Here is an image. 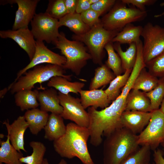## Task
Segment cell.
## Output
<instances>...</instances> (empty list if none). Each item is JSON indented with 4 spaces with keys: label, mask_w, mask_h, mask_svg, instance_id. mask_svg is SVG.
Here are the masks:
<instances>
[{
    "label": "cell",
    "mask_w": 164,
    "mask_h": 164,
    "mask_svg": "<svg viewBox=\"0 0 164 164\" xmlns=\"http://www.w3.org/2000/svg\"><path fill=\"white\" fill-rule=\"evenodd\" d=\"M126 98L119 96L110 105L101 110L93 107L88 108L90 122L88 128L90 133V143L92 145L99 146L102 141V136L106 137L122 127L120 119L125 110Z\"/></svg>",
    "instance_id": "1"
},
{
    "label": "cell",
    "mask_w": 164,
    "mask_h": 164,
    "mask_svg": "<svg viewBox=\"0 0 164 164\" xmlns=\"http://www.w3.org/2000/svg\"><path fill=\"white\" fill-rule=\"evenodd\" d=\"M65 134L53 142L55 151L61 157L69 159L76 157L83 164H95L88 151L87 142L90 133L87 128L70 122Z\"/></svg>",
    "instance_id": "2"
},
{
    "label": "cell",
    "mask_w": 164,
    "mask_h": 164,
    "mask_svg": "<svg viewBox=\"0 0 164 164\" xmlns=\"http://www.w3.org/2000/svg\"><path fill=\"white\" fill-rule=\"evenodd\" d=\"M103 143L104 164H120L139 147L138 135L118 128L106 137Z\"/></svg>",
    "instance_id": "3"
},
{
    "label": "cell",
    "mask_w": 164,
    "mask_h": 164,
    "mask_svg": "<svg viewBox=\"0 0 164 164\" xmlns=\"http://www.w3.org/2000/svg\"><path fill=\"white\" fill-rule=\"evenodd\" d=\"M52 43L60 50L66 59L65 64L62 66L63 68L70 70L77 76L80 74L88 60H92L87 48L83 43L68 39L63 32H60L57 39Z\"/></svg>",
    "instance_id": "4"
},
{
    "label": "cell",
    "mask_w": 164,
    "mask_h": 164,
    "mask_svg": "<svg viewBox=\"0 0 164 164\" xmlns=\"http://www.w3.org/2000/svg\"><path fill=\"white\" fill-rule=\"evenodd\" d=\"M65 70L61 66L50 64L39 65L27 71L8 88L14 94L23 90H32L36 84H41L56 76H62L71 80L72 75H65Z\"/></svg>",
    "instance_id": "5"
},
{
    "label": "cell",
    "mask_w": 164,
    "mask_h": 164,
    "mask_svg": "<svg viewBox=\"0 0 164 164\" xmlns=\"http://www.w3.org/2000/svg\"><path fill=\"white\" fill-rule=\"evenodd\" d=\"M119 32L106 30L101 21L84 34L73 35L72 39L85 45L91 56L93 62L100 66L103 64L105 46L107 43L112 42Z\"/></svg>",
    "instance_id": "6"
},
{
    "label": "cell",
    "mask_w": 164,
    "mask_h": 164,
    "mask_svg": "<svg viewBox=\"0 0 164 164\" xmlns=\"http://www.w3.org/2000/svg\"><path fill=\"white\" fill-rule=\"evenodd\" d=\"M147 11L136 7H128L122 0L116 1L111 9L101 19L104 28L109 31H120L127 24L144 20Z\"/></svg>",
    "instance_id": "7"
},
{
    "label": "cell",
    "mask_w": 164,
    "mask_h": 164,
    "mask_svg": "<svg viewBox=\"0 0 164 164\" xmlns=\"http://www.w3.org/2000/svg\"><path fill=\"white\" fill-rule=\"evenodd\" d=\"M142 56L146 64L164 51V27L148 22L143 27Z\"/></svg>",
    "instance_id": "8"
},
{
    "label": "cell",
    "mask_w": 164,
    "mask_h": 164,
    "mask_svg": "<svg viewBox=\"0 0 164 164\" xmlns=\"http://www.w3.org/2000/svg\"><path fill=\"white\" fill-rule=\"evenodd\" d=\"M149 122L138 135L139 145L149 146L153 151L164 142V114L159 109L151 112Z\"/></svg>",
    "instance_id": "9"
},
{
    "label": "cell",
    "mask_w": 164,
    "mask_h": 164,
    "mask_svg": "<svg viewBox=\"0 0 164 164\" xmlns=\"http://www.w3.org/2000/svg\"><path fill=\"white\" fill-rule=\"evenodd\" d=\"M31 31L36 40L53 43L58 37L60 33L58 20L45 13L36 14L31 22Z\"/></svg>",
    "instance_id": "10"
},
{
    "label": "cell",
    "mask_w": 164,
    "mask_h": 164,
    "mask_svg": "<svg viewBox=\"0 0 164 164\" xmlns=\"http://www.w3.org/2000/svg\"><path fill=\"white\" fill-rule=\"evenodd\" d=\"M60 104L63 108L60 114L64 119L69 120L77 125L88 128L90 122L87 111L81 104L80 99L70 94H64L58 92Z\"/></svg>",
    "instance_id": "11"
},
{
    "label": "cell",
    "mask_w": 164,
    "mask_h": 164,
    "mask_svg": "<svg viewBox=\"0 0 164 164\" xmlns=\"http://www.w3.org/2000/svg\"><path fill=\"white\" fill-rule=\"evenodd\" d=\"M66 62V59L63 56L55 53L48 49L43 41L36 40V49L32 59L26 66L18 72L17 77L14 82L16 81L27 71L36 66L47 63L62 66Z\"/></svg>",
    "instance_id": "12"
},
{
    "label": "cell",
    "mask_w": 164,
    "mask_h": 164,
    "mask_svg": "<svg viewBox=\"0 0 164 164\" xmlns=\"http://www.w3.org/2000/svg\"><path fill=\"white\" fill-rule=\"evenodd\" d=\"M39 0H2L1 4H16L18 9L15 12L12 30L28 28L29 22L36 14V10Z\"/></svg>",
    "instance_id": "13"
},
{
    "label": "cell",
    "mask_w": 164,
    "mask_h": 164,
    "mask_svg": "<svg viewBox=\"0 0 164 164\" xmlns=\"http://www.w3.org/2000/svg\"><path fill=\"white\" fill-rule=\"evenodd\" d=\"M0 36L2 38L13 39L27 53L30 61L32 60L35 52L36 41L28 28L0 31Z\"/></svg>",
    "instance_id": "14"
},
{
    "label": "cell",
    "mask_w": 164,
    "mask_h": 164,
    "mask_svg": "<svg viewBox=\"0 0 164 164\" xmlns=\"http://www.w3.org/2000/svg\"><path fill=\"white\" fill-rule=\"evenodd\" d=\"M151 116V112L125 111L121 118V126L137 135V134L141 133L147 125Z\"/></svg>",
    "instance_id": "15"
},
{
    "label": "cell",
    "mask_w": 164,
    "mask_h": 164,
    "mask_svg": "<svg viewBox=\"0 0 164 164\" xmlns=\"http://www.w3.org/2000/svg\"><path fill=\"white\" fill-rule=\"evenodd\" d=\"M3 123L6 127L11 144L18 152H21L22 150L26 152L24 147V135L29 125L24 116H19L11 125L8 120Z\"/></svg>",
    "instance_id": "16"
},
{
    "label": "cell",
    "mask_w": 164,
    "mask_h": 164,
    "mask_svg": "<svg viewBox=\"0 0 164 164\" xmlns=\"http://www.w3.org/2000/svg\"><path fill=\"white\" fill-rule=\"evenodd\" d=\"M37 99L41 110L60 114L62 113L63 108L60 104L58 92L55 88L51 87L38 91Z\"/></svg>",
    "instance_id": "17"
},
{
    "label": "cell",
    "mask_w": 164,
    "mask_h": 164,
    "mask_svg": "<svg viewBox=\"0 0 164 164\" xmlns=\"http://www.w3.org/2000/svg\"><path fill=\"white\" fill-rule=\"evenodd\" d=\"M82 104L85 109L93 107L102 109L109 106L111 103L102 88L93 90H81L79 93Z\"/></svg>",
    "instance_id": "18"
},
{
    "label": "cell",
    "mask_w": 164,
    "mask_h": 164,
    "mask_svg": "<svg viewBox=\"0 0 164 164\" xmlns=\"http://www.w3.org/2000/svg\"><path fill=\"white\" fill-rule=\"evenodd\" d=\"M66 126L60 114L51 113L44 128L45 139L55 141L63 135L66 131Z\"/></svg>",
    "instance_id": "19"
},
{
    "label": "cell",
    "mask_w": 164,
    "mask_h": 164,
    "mask_svg": "<svg viewBox=\"0 0 164 164\" xmlns=\"http://www.w3.org/2000/svg\"><path fill=\"white\" fill-rule=\"evenodd\" d=\"M125 111L151 112L150 101L145 93L137 90H131L126 98Z\"/></svg>",
    "instance_id": "20"
},
{
    "label": "cell",
    "mask_w": 164,
    "mask_h": 164,
    "mask_svg": "<svg viewBox=\"0 0 164 164\" xmlns=\"http://www.w3.org/2000/svg\"><path fill=\"white\" fill-rule=\"evenodd\" d=\"M49 115L47 112L36 108L27 110L24 116L29 124L30 132L33 135H37L44 129Z\"/></svg>",
    "instance_id": "21"
},
{
    "label": "cell",
    "mask_w": 164,
    "mask_h": 164,
    "mask_svg": "<svg viewBox=\"0 0 164 164\" xmlns=\"http://www.w3.org/2000/svg\"><path fill=\"white\" fill-rule=\"evenodd\" d=\"M47 85L64 94H68L70 92L78 94L84 87L85 84L79 81L70 82L62 76H56L50 79Z\"/></svg>",
    "instance_id": "22"
},
{
    "label": "cell",
    "mask_w": 164,
    "mask_h": 164,
    "mask_svg": "<svg viewBox=\"0 0 164 164\" xmlns=\"http://www.w3.org/2000/svg\"><path fill=\"white\" fill-rule=\"evenodd\" d=\"M137 54L135 64L132 68L127 82L123 88L120 95L121 97L126 98L127 95L132 89L133 84L142 70L146 67L142 56L143 43L140 40L137 43Z\"/></svg>",
    "instance_id": "23"
},
{
    "label": "cell",
    "mask_w": 164,
    "mask_h": 164,
    "mask_svg": "<svg viewBox=\"0 0 164 164\" xmlns=\"http://www.w3.org/2000/svg\"><path fill=\"white\" fill-rule=\"evenodd\" d=\"M143 27L141 26H135L132 23L126 25L112 40V43L121 44L133 43H137L140 40Z\"/></svg>",
    "instance_id": "24"
},
{
    "label": "cell",
    "mask_w": 164,
    "mask_h": 164,
    "mask_svg": "<svg viewBox=\"0 0 164 164\" xmlns=\"http://www.w3.org/2000/svg\"><path fill=\"white\" fill-rule=\"evenodd\" d=\"M38 91L25 89L17 92L14 96L16 105L22 111L37 108L39 105L37 99Z\"/></svg>",
    "instance_id": "25"
},
{
    "label": "cell",
    "mask_w": 164,
    "mask_h": 164,
    "mask_svg": "<svg viewBox=\"0 0 164 164\" xmlns=\"http://www.w3.org/2000/svg\"><path fill=\"white\" fill-rule=\"evenodd\" d=\"M59 27L62 26L67 27L74 34L80 35L84 34L91 29L82 20L80 14L75 13L67 14L58 20Z\"/></svg>",
    "instance_id": "26"
},
{
    "label": "cell",
    "mask_w": 164,
    "mask_h": 164,
    "mask_svg": "<svg viewBox=\"0 0 164 164\" xmlns=\"http://www.w3.org/2000/svg\"><path fill=\"white\" fill-rule=\"evenodd\" d=\"M5 141H1L0 163L8 164H23L20 161L23 156L21 152H18L10 142L9 135L8 133Z\"/></svg>",
    "instance_id": "27"
},
{
    "label": "cell",
    "mask_w": 164,
    "mask_h": 164,
    "mask_svg": "<svg viewBox=\"0 0 164 164\" xmlns=\"http://www.w3.org/2000/svg\"><path fill=\"white\" fill-rule=\"evenodd\" d=\"M114 48L119 56L121 61L122 67L124 72L128 69H132L135 63L137 54V44L133 43L129 44L125 51H123L121 44L114 43Z\"/></svg>",
    "instance_id": "28"
},
{
    "label": "cell",
    "mask_w": 164,
    "mask_h": 164,
    "mask_svg": "<svg viewBox=\"0 0 164 164\" xmlns=\"http://www.w3.org/2000/svg\"><path fill=\"white\" fill-rule=\"evenodd\" d=\"M116 76L105 64H102L95 70L94 77L91 79L89 90L97 89L109 84Z\"/></svg>",
    "instance_id": "29"
},
{
    "label": "cell",
    "mask_w": 164,
    "mask_h": 164,
    "mask_svg": "<svg viewBox=\"0 0 164 164\" xmlns=\"http://www.w3.org/2000/svg\"><path fill=\"white\" fill-rule=\"evenodd\" d=\"M159 80L157 77L151 74L144 68L135 80L132 89L141 90L145 93L148 92L156 87Z\"/></svg>",
    "instance_id": "30"
},
{
    "label": "cell",
    "mask_w": 164,
    "mask_h": 164,
    "mask_svg": "<svg viewBox=\"0 0 164 164\" xmlns=\"http://www.w3.org/2000/svg\"><path fill=\"white\" fill-rule=\"evenodd\" d=\"M132 69L127 70L123 74L116 76L110 82L108 87L104 90L111 102L115 100L120 95V89L126 84Z\"/></svg>",
    "instance_id": "31"
},
{
    "label": "cell",
    "mask_w": 164,
    "mask_h": 164,
    "mask_svg": "<svg viewBox=\"0 0 164 164\" xmlns=\"http://www.w3.org/2000/svg\"><path fill=\"white\" fill-rule=\"evenodd\" d=\"M29 145L32 149V153L29 155L23 156L20 159V161L26 164H42L46 150L45 145L41 142L35 141L30 142Z\"/></svg>",
    "instance_id": "32"
},
{
    "label": "cell",
    "mask_w": 164,
    "mask_h": 164,
    "mask_svg": "<svg viewBox=\"0 0 164 164\" xmlns=\"http://www.w3.org/2000/svg\"><path fill=\"white\" fill-rule=\"evenodd\" d=\"M108 55V58L105 64L111 70L116 76L121 75L124 72L121 60L117 53L115 52L113 43L111 42L104 47Z\"/></svg>",
    "instance_id": "33"
},
{
    "label": "cell",
    "mask_w": 164,
    "mask_h": 164,
    "mask_svg": "<svg viewBox=\"0 0 164 164\" xmlns=\"http://www.w3.org/2000/svg\"><path fill=\"white\" fill-rule=\"evenodd\" d=\"M151 151L148 146H142L120 164H151Z\"/></svg>",
    "instance_id": "34"
},
{
    "label": "cell",
    "mask_w": 164,
    "mask_h": 164,
    "mask_svg": "<svg viewBox=\"0 0 164 164\" xmlns=\"http://www.w3.org/2000/svg\"><path fill=\"white\" fill-rule=\"evenodd\" d=\"M145 94L150 101L151 112L159 109L164 97V78H160L156 87Z\"/></svg>",
    "instance_id": "35"
},
{
    "label": "cell",
    "mask_w": 164,
    "mask_h": 164,
    "mask_svg": "<svg viewBox=\"0 0 164 164\" xmlns=\"http://www.w3.org/2000/svg\"><path fill=\"white\" fill-rule=\"evenodd\" d=\"M45 12L51 17L58 20L68 14L64 0H49Z\"/></svg>",
    "instance_id": "36"
},
{
    "label": "cell",
    "mask_w": 164,
    "mask_h": 164,
    "mask_svg": "<svg viewBox=\"0 0 164 164\" xmlns=\"http://www.w3.org/2000/svg\"><path fill=\"white\" fill-rule=\"evenodd\" d=\"M145 65L151 74L157 78H164V51Z\"/></svg>",
    "instance_id": "37"
},
{
    "label": "cell",
    "mask_w": 164,
    "mask_h": 164,
    "mask_svg": "<svg viewBox=\"0 0 164 164\" xmlns=\"http://www.w3.org/2000/svg\"><path fill=\"white\" fill-rule=\"evenodd\" d=\"M80 15L83 21L91 28L101 21L99 18L100 15L91 9L82 12Z\"/></svg>",
    "instance_id": "38"
},
{
    "label": "cell",
    "mask_w": 164,
    "mask_h": 164,
    "mask_svg": "<svg viewBox=\"0 0 164 164\" xmlns=\"http://www.w3.org/2000/svg\"><path fill=\"white\" fill-rule=\"evenodd\" d=\"M115 0H99L96 3L91 5V9L101 15L109 11L114 5Z\"/></svg>",
    "instance_id": "39"
},
{
    "label": "cell",
    "mask_w": 164,
    "mask_h": 164,
    "mask_svg": "<svg viewBox=\"0 0 164 164\" xmlns=\"http://www.w3.org/2000/svg\"><path fill=\"white\" fill-rule=\"evenodd\" d=\"M126 5H131L140 10L146 11L145 7L154 4L155 0H122Z\"/></svg>",
    "instance_id": "40"
},
{
    "label": "cell",
    "mask_w": 164,
    "mask_h": 164,
    "mask_svg": "<svg viewBox=\"0 0 164 164\" xmlns=\"http://www.w3.org/2000/svg\"><path fill=\"white\" fill-rule=\"evenodd\" d=\"M91 5L89 0H78L76 12L80 14L91 9Z\"/></svg>",
    "instance_id": "41"
},
{
    "label": "cell",
    "mask_w": 164,
    "mask_h": 164,
    "mask_svg": "<svg viewBox=\"0 0 164 164\" xmlns=\"http://www.w3.org/2000/svg\"><path fill=\"white\" fill-rule=\"evenodd\" d=\"M68 14L76 13L78 0H64Z\"/></svg>",
    "instance_id": "42"
},
{
    "label": "cell",
    "mask_w": 164,
    "mask_h": 164,
    "mask_svg": "<svg viewBox=\"0 0 164 164\" xmlns=\"http://www.w3.org/2000/svg\"><path fill=\"white\" fill-rule=\"evenodd\" d=\"M153 152L154 162L152 164H164V157L162 151L157 148Z\"/></svg>",
    "instance_id": "43"
},
{
    "label": "cell",
    "mask_w": 164,
    "mask_h": 164,
    "mask_svg": "<svg viewBox=\"0 0 164 164\" xmlns=\"http://www.w3.org/2000/svg\"><path fill=\"white\" fill-rule=\"evenodd\" d=\"M42 164H49L47 159H44ZM57 164H67V162L63 159H61L59 163Z\"/></svg>",
    "instance_id": "44"
},
{
    "label": "cell",
    "mask_w": 164,
    "mask_h": 164,
    "mask_svg": "<svg viewBox=\"0 0 164 164\" xmlns=\"http://www.w3.org/2000/svg\"><path fill=\"white\" fill-rule=\"evenodd\" d=\"M9 91L8 88L5 87L0 91V98L3 97L4 95Z\"/></svg>",
    "instance_id": "45"
},
{
    "label": "cell",
    "mask_w": 164,
    "mask_h": 164,
    "mask_svg": "<svg viewBox=\"0 0 164 164\" xmlns=\"http://www.w3.org/2000/svg\"><path fill=\"white\" fill-rule=\"evenodd\" d=\"M160 108L159 110L164 114V97L161 104Z\"/></svg>",
    "instance_id": "46"
},
{
    "label": "cell",
    "mask_w": 164,
    "mask_h": 164,
    "mask_svg": "<svg viewBox=\"0 0 164 164\" xmlns=\"http://www.w3.org/2000/svg\"><path fill=\"white\" fill-rule=\"evenodd\" d=\"M99 0H89V2L91 5L96 3Z\"/></svg>",
    "instance_id": "47"
},
{
    "label": "cell",
    "mask_w": 164,
    "mask_h": 164,
    "mask_svg": "<svg viewBox=\"0 0 164 164\" xmlns=\"http://www.w3.org/2000/svg\"><path fill=\"white\" fill-rule=\"evenodd\" d=\"M160 145H161L163 149V150L162 151L163 152V157H164V142L162 143Z\"/></svg>",
    "instance_id": "48"
},
{
    "label": "cell",
    "mask_w": 164,
    "mask_h": 164,
    "mask_svg": "<svg viewBox=\"0 0 164 164\" xmlns=\"http://www.w3.org/2000/svg\"><path fill=\"white\" fill-rule=\"evenodd\" d=\"M0 164H8L3 163H0Z\"/></svg>",
    "instance_id": "49"
}]
</instances>
